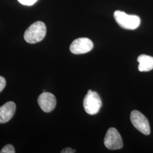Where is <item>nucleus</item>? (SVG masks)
Masks as SVG:
<instances>
[{
  "mask_svg": "<svg viewBox=\"0 0 153 153\" xmlns=\"http://www.w3.org/2000/svg\"><path fill=\"white\" fill-rule=\"evenodd\" d=\"M46 32L45 25L43 22L38 21L28 28L24 34V39L28 43L35 44L41 42L44 38Z\"/></svg>",
  "mask_w": 153,
  "mask_h": 153,
  "instance_id": "f257e3e1",
  "label": "nucleus"
},
{
  "mask_svg": "<svg viewBox=\"0 0 153 153\" xmlns=\"http://www.w3.org/2000/svg\"><path fill=\"white\" fill-rule=\"evenodd\" d=\"M114 18L121 27L126 30H135L140 26L141 19L136 15H129L124 11L117 10L114 13Z\"/></svg>",
  "mask_w": 153,
  "mask_h": 153,
  "instance_id": "f03ea898",
  "label": "nucleus"
},
{
  "mask_svg": "<svg viewBox=\"0 0 153 153\" xmlns=\"http://www.w3.org/2000/svg\"><path fill=\"white\" fill-rule=\"evenodd\" d=\"M102 100L96 91L89 90L83 99V105L85 111L89 115H96L102 107Z\"/></svg>",
  "mask_w": 153,
  "mask_h": 153,
  "instance_id": "7ed1b4c3",
  "label": "nucleus"
},
{
  "mask_svg": "<svg viewBox=\"0 0 153 153\" xmlns=\"http://www.w3.org/2000/svg\"><path fill=\"white\" fill-rule=\"evenodd\" d=\"M105 146L109 150H118L123 146L120 133L115 128H110L107 131L104 140Z\"/></svg>",
  "mask_w": 153,
  "mask_h": 153,
  "instance_id": "20e7f679",
  "label": "nucleus"
},
{
  "mask_svg": "<svg viewBox=\"0 0 153 153\" xmlns=\"http://www.w3.org/2000/svg\"><path fill=\"white\" fill-rule=\"evenodd\" d=\"M131 121L132 124L138 131L143 134L149 135L150 133V127L148 119L137 110L131 111Z\"/></svg>",
  "mask_w": 153,
  "mask_h": 153,
  "instance_id": "39448f33",
  "label": "nucleus"
},
{
  "mask_svg": "<svg viewBox=\"0 0 153 153\" xmlns=\"http://www.w3.org/2000/svg\"><path fill=\"white\" fill-rule=\"evenodd\" d=\"M93 42L87 38H80L74 40L70 46V51L75 55L86 53L93 49Z\"/></svg>",
  "mask_w": 153,
  "mask_h": 153,
  "instance_id": "423d86ee",
  "label": "nucleus"
},
{
  "mask_svg": "<svg viewBox=\"0 0 153 153\" xmlns=\"http://www.w3.org/2000/svg\"><path fill=\"white\" fill-rule=\"evenodd\" d=\"M38 102L41 109L45 112L49 113L55 109L56 105V99L53 94L43 92L39 95Z\"/></svg>",
  "mask_w": 153,
  "mask_h": 153,
  "instance_id": "0eeeda50",
  "label": "nucleus"
},
{
  "mask_svg": "<svg viewBox=\"0 0 153 153\" xmlns=\"http://www.w3.org/2000/svg\"><path fill=\"white\" fill-rule=\"evenodd\" d=\"M16 110V104L13 102H8L0 107V124H4L10 120Z\"/></svg>",
  "mask_w": 153,
  "mask_h": 153,
  "instance_id": "6e6552de",
  "label": "nucleus"
},
{
  "mask_svg": "<svg viewBox=\"0 0 153 153\" xmlns=\"http://www.w3.org/2000/svg\"><path fill=\"white\" fill-rule=\"evenodd\" d=\"M138 71L141 72L149 71L153 69V57L146 55L138 56Z\"/></svg>",
  "mask_w": 153,
  "mask_h": 153,
  "instance_id": "1a4fd4ad",
  "label": "nucleus"
},
{
  "mask_svg": "<svg viewBox=\"0 0 153 153\" xmlns=\"http://www.w3.org/2000/svg\"><path fill=\"white\" fill-rule=\"evenodd\" d=\"M1 153H15V149L13 145L8 144L5 145L0 152Z\"/></svg>",
  "mask_w": 153,
  "mask_h": 153,
  "instance_id": "9d476101",
  "label": "nucleus"
},
{
  "mask_svg": "<svg viewBox=\"0 0 153 153\" xmlns=\"http://www.w3.org/2000/svg\"><path fill=\"white\" fill-rule=\"evenodd\" d=\"M18 1L22 5L27 6L33 5L35 3H36L38 1V0H18Z\"/></svg>",
  "mask_w": 153,
  "mask_h": 153,
  "instance_id": "9b49d317",
  "label": "nucleus"
},
{
  "mask_svg": "<svg viewBox=\"0 0 153 153\" xmlns=\"http://www.w3.org/2000/svg\"><path fill=\"white\" fill-rule=\"evenodd\" d=\"M6 86V80L4 77L0 76V93L4 89Z\"/></svg>",
  "mask_w": 153,
  "mask_h": 153,
  "instance_id": "f8f14e48",
  "label": "nucleus"
},
{
  "mask_svg": "<svg viewBox=\"0 0 153 153\" xmlns=\"http://www.w3.org/2000/svg\"><path fill=\"white\" fill-rule=\"evenodd\" d=\"M76 152L75 150H73V149L70 148H66L63 149L61 153H73Z\"/></svg>",
  "mask_w": 153,
  "mask_h": 153,
  "instance_id": "ddd939ff",
  "label": "nucleus"
}]
</instances>
